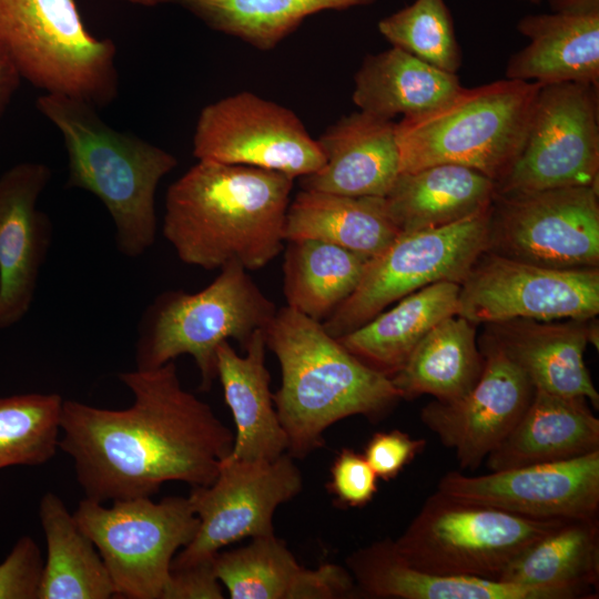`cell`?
Instances as JSON below:
<instances>
[{
  "label": "cell",
  "mask_w": 599,
  "mask_h": 599,
  "mask_svg": "<svg viewBox=\"0 0 599 599\" xmlns=\"http://www.w3.org/2000/svg\"><path fill=\"white\" fill-rule=\"evenodd\" d=\"M118 377L133 396L126 408L63 400L59 449L71 457L85 498L152 497L166 481L210 485L234 434L182 386L174 361Z\"/></svg>",
  "instance_id": "1"
},
{
  "label": "cell",
  "mask_w": 599,
  "mask_h": 599,
  "mask_svg": "<svg viewBox=\"0 0 599 599\" xmlns=\"http://www.w3.org/2000/svg\"><path fill=\"white\" fill-rule=\"evenodd\" d=\"M293 181L275 171L199 161L169 186L162 233L187 265L262 268L283 250Z\"/></svg>",
  "instance_id": "2"
},
{
  "label": "cell",
  "mask_w": 599,
  "mask_h": 599,
  "mask_svg": "<svg viewBox=\"0 0 599 599\" xmlns=\"http://www.w3.org/2000/svg\"><path fill=\"white\" fill-rule=\"evenodd\" d=\"M264 335L281 367L273 402L293 458L323 446L334 423L354 415L380 419L402 399L389 377L356 358L322 322L284 306Z\"/></svg>",
  "instance_id": "3"
},
{
  "label": "cell",
  "mask_w": 599,
  "mask_h": 599,
  "mask_svg": "<svg viewBox=\"0 0 599 599\" xmlns=\"http://www.w3.org/2000/svg\"><path fill=\"white\" fill-rule=\"evenodd\" d=\"M35 105L61 133L68 154L67 186L100 200L113 221L115 245L123 256L143 255L156 240L158 186L176 167V158L111 128L83 100L44 93Z\"/></svg>",
  "instance_id": "4"
},
{
  "label": "cell",
  "mask_w": 599,
  "mask_h": 599,
  "mask_svg": "<svg viewBox=\"0 0 599 599\" xmlns=\"http://www.w3.org/2000/svg\"><path fill=\"white\" fill-rule=\"evenodd\" d=\"M542 84L502 79L463 90L447 104L396 122L400 173L463 165L499 182L520 152Z\"/></svg>",
  "instance_id": "5"
},
{
  "label": "cell",
  "mask_w": 599,
  "mask_h": 599,
  "mask_svg": "<svg viewBox=\"0 0 599 599\" xmlns=\"http://www.w3.org/2000/svg\"><path fill=\"white\" fill-rule=\"evenodd\" d=\"M247 272L230 263L196 293L159 294L138 325L135 368H156L190 355L200 372V388L209 390L216 378L217 346L232 338L245 348L277 311Z\"/></svg>",
  "instance_id": "6"
},
{
  "label": "cell",
  "mask_w": 599,
  "mask_h": 599,
  "mask_svg": "<svg viewBox=\"0 0 599 599\" xmlns=\"http://www.w3.org/2000/svg\"><path fill=\"white\" fill-rule=\"evenodd\" d=\"M0 48L45 93L95 108L118 95L116 48L88 31L74 0H0Z\"/></svg>",
  "instance_id": "7"
},
{
  "label": "cell",
  "mask_w": 599,
  "mask_h": 599,
  "mask_svg": "<svg viewBox=\"0 0 599 599\" xmlns=\"http://www.w3.org/2000/svg\"><path fill=\"white\" fill-rule=\"evenodd\" d=\"M566 520L526 518L436 490L393 546L426 572L498 580L514 558Z\"/></svg>",
  "instance_id": "8"
},
{
  "label": "cell",
  "mask_w": 599,
  "mask_h": 599,
  "mask_svg": "<svg viewBox=\"0 0 599 599\" xmlns=\"http://www.w3.org/2000/svg\"><path fill=\"white\" fill-rule=\"evenodd\" d=\"M73 516L101 555L115 598L162 599L175 554L195 537L200 521L189 497L114 500L83 498Z\"/></svg>",
  "instance_id": "9"
},
{
  "label": "cell",
  "mask_w": 599,
  "mask_h": 599,
  "mask_svg": "<svg viewBox=\"0 0 599 599\" xmlns=\"http://www.w3.org/2000/svg\"><path fill=\"white\" fill-rule=\"evenodd\" d=\"M490 206L446 226L399 234L367 261L355 291L323 322L327 333L344 336L430 284L460 285L488 247Z\"/></svg>",
  "instance_id": "10"
},
{
  "label": "cell",
  "mask_w": 599,
  "mask_h": 599,
  "mask_svg": "<svg viewBox=\"0 0 599 599\" xmlns=\"http://www.w3.org/2000/svg\"><path fill=\"white\" fill-rule=\"evenodd\" d=\"M487 251L558 270L599 267L598 187L495 193Z\"/></svg>",
  "instance_id": "11"
},
{
  "label": "cell",
  "mask_w": 599,
  "mask_h": 599,
  "mask_svg": "<svg viewBox=\"0 0 599 599\" xmlns=\"http://www.w3.org/2000/svg\"><path fill=\"white\" fill-rule=\"evenodd\" d=\"M598 89L570 82L540 87L520 152L496 193L598 187Z\"/></svg>",
  "instance_id": "12"
},
{
  "label": "cell",
  "mask_w": 599,
  "mask_h": 599,
  "mask_svg": "<svg viewBox=\"0 0 599 599\" xmlns=\"http://www.w3.org/2000/svg\"><path fill=\"white\" fill-rule=\"evenodd\" d=\"M599 268L558 270L485 251L460 283L457 315L490 324L517 318L592 319Z\"/></svg>",
  "instance_id": "13"
},
{
  "label": "cell",
  "mask_w": 599,
  "mask_h": 599,
  "mask_svg": "<svg viewBox=\"0 0 599 599\" xmlns=\"http://www.w3.org/2000/svg\"><path fill=\"white\" fill-rule=\"evenodd\" d=\"M302 487L301 470L288 454L272 461L226 456L215 479L192 487L187 496L200 526L193 540L174 556L171 569L212 560L222 548L243 538L274 535L276 508Z\"/></svg>",
  "instance_id": "14"
},
{
  "label": "cell",
  "mask_w": 599,
  "mask_h": 599,
  "mask_svg": "<svg viewBox=\"0 0 599 599\" xmlns=\"http://www.w3.org/2000/svg\"><path fill=\"white\" fill-rule=\"evenodd\" d=\"M193 155L199 161L245 165L292 179L318 171L324 153L290 109L252 92L207 104L197 118Z\"/></svg>",
  "instance_id": "15"
},
{
  "label": "cell",
  "mask_w": 599,
  "mask_h": 599,
  "mask_svg": "<svg viewBox=\"0 0 599 599\" xmlns=\"http://www.w3.org/2000/svg\"><path fill=\"white\" fill-rule=\"evenodd\" d=\"M437 491L531 519L598 518L599 450L479 476L451 470L440 478Z\"/></svg>",
  "instance_id": "16"
},
{
  "label": "cell",
  "mask_w": 599,
  "mask_h": 599,
  "mask_svg": "<svg viewBox=\"0 0 599 599\" xmlns=\"http://www.w3.org/2000/svg\"><path fill=\"white\" fill-rule=\"evenodd\" d=\"M484 369L460 399H436L420 410L424 425L455 450L460 468L476 469L499 446L528 407L535 388L526 375L497 347L478 339Z\"/></svg>",
  "instance_id": "17"
},
{
  "label": "cell",
  "mask_w": 599,
  "mask_h": 599,
  "mask_svg": "<svg viewBox=\"0 0 599 599\" xmlns=\"http://www.w3.org/2000/svg\"><path fill=\"white\" fill-rule=\"evenodd\" d=\"M51 170L18 163L0 175V329L29 312L51 244L52 229L38 201Z\"/></svg>",
  "instance_id": "18"
},
{
  "label": "cell",
  "mask_w": 599,
  "mask_h": 599,
  "mask_svg": "<svg viewBox=\"0 0 599 599\" xmlns=\"http://www.w3.org/2000/svg\"><path fill=\"white\" fill-rule=\"evenodd\" d=\"M590 321L517 318L486 324L481 338L509 358L535 389L582 396L598 408L599 394L583 359L588 344H598V328Z\"/></svg>",
  "instance_id": "19"
},
{
  "label": "cell",
  "mask_w": 599,
  "mask_h": 599,
  "mask_svg": "<svg viewBox=\"0 0 599 599\" xmlns=\"http://www.w3.org/2000/svg\"><path fill=\"white\" fill-rule=\"evenodd\" d=\"M316 140L325 163L300 179L303 190L384 197L400 173L393 120L359 110L339 119Z\"/></svg>",
  "instance_id": "20"
},
{
  "label": "cell",
  "mask_w": 599,
  "mask_h": 599,
  "mask_svg": "<svg viewBox=\"0 0 599 599\" xmlns=\"http://www.w3.org/2000/svg\"><path fill=\"white\" fill-rule=\"evenodd\" d=\"M599 450V419L582 396L535 389L522 416L487 457L489 471L568 460Z\"/></svg>",
  "instance_id": "21"
},
{
  "label": "cell",
  "mask_w": 599,
  "mask_h": 599,
  "mask_svg": "<svg viewBox=\"0 0 599 599\" xmlns=\"http://www.w3.org/2000/svg\"><path fill=\"white\" fill-rule=\"evenodd\" d=\"M264 331H257L238 355L229 341L216 348V378L236 428L232 459L272 461L287 450V436L273 405Z\"/></svg>",
  "instance_id": "22"
},
{
  "label": "cell",
  "mask_w": 599,
  "mask_h": 599,
  "mask_svg": "<svg viewBox=\"0 0 599 599\" xmlns=\"http://www.w3.org/2000/svg\"><path fill=\"white\" fill-rule=\"evenodd\" d=\"M517 28L529 43L508 60L506 79L599 88V12L529 14Z\"/></svg>",
  "instance_id": "23"
},
{
  "label": "cell",
  "mask_w": 599,
  "mask_h": 599,
  "mask_svg": "<svg viewBox=\"0 0 599 599\" xmlns=\"http://www.w3.org/2000/svg\"><path fill=\"white\" fill-rule=\"evenodd\" d=\"M357 593L392 599H562L554 591L499 580L443 576L406 564L393 540L384 539L354 551L346 560Z\"/></svg>",
  "instance_id": "24"
},
{
  "label": "cell",
  "mask_w": 599,
  "mask_h": 599,
  "mask_svg": "<svg viewBox=\"0 0 599 599\" xmlns=\"http://www.w3.org/2000/svg\"><path fill=\"white\" fill-rule=\"evenodd\" d=\"M495 193L496 182L488 176L444 163L399 173L383 202L404 234L446 226L485 211Z\"/></svg>",
  "instance_id": "25"
},
{
  "label": "cell",
  "mask_w": 599,
  "mask_h": 599,
  "mask_svg": "<svg viewBox=\"0 0 599 599\" xmlns=\"http://www.w3.org/2000/svg\"><path fill=\"white\" fill-rule=\"evenodd\" d=\"M352 94L364 112L393 120L435 111L451 101L463 85L456 73L438 69L393 47L367 55L354 77Z\"/></svg>",
  "instance_id": "26"
},
{
  "label": "cell",
  "mask_w": 599,
  "mask_h": 599,
  "mask_svg": "<svg viewBox=\"0 0 599 599\" xmlns=\"http://www.w3.org/2000/svg\"><path fill=\"white\" fill-rule=\"evenodd\" d=\"M459 288L449 281L430 284L337 339L366 366L390 378L439 322L457 313Z\"/></svg>",
  "instance_id": "27"
},
{
  "label": "cell",
  "mask_w": 599,
  "mask_h": 599,
  "mask_svg": "<svg viewBox=\"0 0 599 599\" xmlns=\"http://www.w3.org/2000/svg\"><path fill=\"white\" fill-rule=\"evenodd\" d=\"M399 231L383 197L345 196L303 190L290 202L285 241L313 238L335 244L366 258L383 252Z\"/></svg>",
  "instance_id": "28"
},
{
  "label": "cell",
  "mask_w": 599,
  "mask_h": 599,
  "mask_svg": "<svg viewBox=\"0 0 599 599\" xmlns=\"http://www.w3.org/2000/svg\"><path fill=\"white\" fill-rule=\"evenodd\" d=\"M498 580L588 598L599 580V519L566 520L514 558Z\"/></svg>",
  "instance_id": "29"
},
{
  "label": "cell",
  "mask_w": 599,
  "mask_h": 599,
  "mask_svg": "<svg viewBox=\"0 0 599 599\" xmlns=\"http://www.w3.org/2000/svg\"><path fill=\"white\" fill-rule=\"evenodd\" d=\"M484 355L475 324L455 314L439 322L390 377L402 399L432 395L441 403L464 397L478 382Z\"/></svg>",
  "instance_id": "30"
},
{
  "label": "cell",
  "mask_w": 599,
  "mask_h": 599,
  "mask_svg": "<svg viewBox=\"0 0 599 599\" xmlns=\"http://www.w3.org/2000/svg\"><path fill=\"white\" fill-rule=\"evenodd\" d=\"M45 538L38 599H110L114 587L104 561L63 500L47 491L39 502Z\"/></svg>",
  "instance_id": "31"
},
{
  "label": "cell",
  "mask_w": 599,
  "mask_h": 599,
  "mask_svg": "<svg viewBox=\"0 0 599 599\" xmlns=\"http://www.w3.org/2000/svg\"><path fill=\"white\" fill-rule=\"evenodd\" d=\"M367 261L319 240L288 241L283 264L286 306L323 323L355 291Z\"/></svg>",
  "instance_id": "32"
},
{
  "label": "cell",
  "mask_w": 599,
  "mask_h": 599,
  "mask_svg": "<svg viewBox=\"0 0 599 599\" xmlns=\"http://www.w3.org/2000/svg\"><path fill=\"white\" fill-rule=\"evenodd\" d=\"M142 6L177 4L213 30L271 50L303 20L324 10H345L375 0H126Z\"/></svg>",
  "instance_id": "33"
},
{
  "label": "cell",
  "mask_w": 599,
  "mask_h": 599,
  "mask_svg": "<svg viewBox=\"0 0 599 599\" xmlns=\"http://www.w3.org/2000/svg\"><path fill=\"white\" fill-rule=\"evenodd\" d=\"M63 400L57 393L0 397V469L39 466L54 457Z\"/></svg>",
  "instance_id": "34"
},
{
  "label": "cell",
  "mask_w": 599,
  "mask_h": 599,
  "mask_svg": "<svg viewBox=\"0 0 599 599\" xmlns=\"http://www.w3.org/2000/svg\"><path fill=\"white\" fill-rule=\"evenodd\" d=\"M213 566L232 599H287L302 568L275 535L255 537L244 547L219 551Z\"/></svg>",
  "instance_id": "35"
},
{
  "label": "cell",
  "mask_w": 599,
  "mask_h": 599,
  "mask_svg": "<svg viewBox=\"0 0 599 599\" xmlns=\"http://www.w3.org/2000/svg\"><path fill=\"white\" fill-rule=\"evenodd\" d=\"M380 34L393 47L456 73L461 64L454 20L445 0H415L378 22Z\"/></svg>",
  "instance_id": "36"
},
{
  "label": "cell",
  "mask_w": 599,
  "mask_h": 599,
  "mask_svg": "<svg viewBox=\"0 0 599 599\" xmlns=\"http://www.w3.org/2000/svg\"><path fill=\"white\" fill-rule=\"evenodd\" d=\"M377 475L363 454L343 448L331 466L328 493L336 505L361 508L369 504L377 493Z\"/></svg>",
  "instance_id": "37"
},
{
  "label": "cell",
  "mask_w": 599,
  "mask_h": 599,
  "mask_svg": "<svg viewBox=\"0 0 599 599\" xmlns=\"http://www.w3.org/2000/svg\"><path fill=\"white\" fill-rule=\"evenodd\" d=\"M43 562L35 540L20 537L0 562V599H38Z\"/></svg>",
  "instance_id": "38"
},
{
  "label": "cell",
  "mask_w": 599,
  "mask_h": 599,
  "mask_svg": "<svg viewBox=\"0 0 599 599\" xmlns=\"http://www.w3.org/2000/svg\"><path fill=\"white\" fill-rule=\"evenodd\" d=\"M425 439H414L399 429L377 432L367 441L364 457L378 478H396L426 447Z\"/></svg>",
  "instance_id": "39"
},
{
  "label": "cell",
  "mask_w": 599,
  "mask_h": 599,
  "mask_svg": "<svg viewBox=\"0 0 599 599\" xmlns=\"http://www.w3.org/2000/svg\"><path fill=\"white\" fill-rule=\"evenodd\" d=\"M357 593L349 570L333 564L316 569L302 567L290 588L287 599H339Z\"/></svg>",
  "instance_id": "40"
},
{
  "label": "cell",
  "mask_w": 599,
  "mask_h": 599,
  "mask_svg": "<svg viewBox=\"0 0 599 599\" xmlns=\"http://www.w3.org/2000/svg\"><path fill=\"white\" fill-rule=\"evenodd\" d=\"M213 559L183 568L171 569L162 599H222Z\"/></svg>",
  "instance_id": "41"
},
{
  "label": "cell",
  "mask_w": 599,
  "mask_h": 599,
  "mask_svg": "<svg viewBox=\"0 0 599 599\" xmlns=\"http://www.w3.org/2000/svg\"><path fill=\"white\" fill-rule=\"evenodd\" d=\"M20 80L21 78L12 62L0 48V121L19 87Z\"/></svg>",
  "instance_id": "42"
},
{
  "label": "cell",
  "mask_w": 599,
  "mask_h": 599,
  "mask_svg": "<svg viewBox=\"0 0 599 599\" xmlns=\"http://www.w3.org/2000/svg\"><path fill=\"white\" fill-rule=\"evenodd\" d=\"M554 12L592 13L599 12V0H547Z\"/></svg>",
  "instance_id": "43"
},
{
  "label": "cell",
  "mask_w": 599,
  "mask_h": 599,
  "mask_svg": "<svg viewBox=\"0 0 599 599\" xmlns=\"http://www.w3.org/2000/svg\"><path fill=\"white\" fill-rule=\"evenodd\" d=\"M526 1H529V2H532V3H538V2H540L541 0H526Z\"/></svg>",
  "instance_id": "44"
}]
</instances>
